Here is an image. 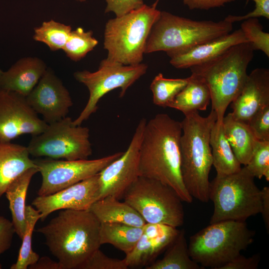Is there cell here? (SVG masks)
<instances>
[{
    "instance_id": "44dd1931",
    "label": "cell",
    "mask_w": 269,
    "mask_h": 269,
    "mask_svg": "<svg viewBox=\"0 0 269 269\" xmlns=\"http://www.w3.org/2000/svg\"><path fill=\"white\" fill-rule=\"evenodd\" d=\"M27 146L0 141V199L9 185L28 169L37 167Z\"/></svg>"
},
{
    "instance_id": "ee69618b",
    "label": "cell",
    "mask_w": 269,
    "mask_h": 269,
    "mask_svg": "<svg viewBox=\"0 0 269 269\" xmlns=\"http://www.w3.org/2000/svg\"><path fill=\"white\" fill-rule=\"evenodd\" d=\"M76 1H79V2H85L87 0H75Z\"/></svg>"
},
{
    "instance_id": "e575fe53",
    "label": "cell",
    "mask_w": 269,
    "mask_h": 269,
    "mask_svg": "<svg viewBox=\"0 0 269 269\" xmlns=\"http://www.w3.org/2000/svg\"><path fill=\"white\" fill-rule=\"evenodd\" d=\"M125 259L120 260L110 258L100 249L95 251L78 269H127Z\"/></svg>"
},
{
    "instance_id": "60d3db41",
    "label": "cell",
    "mask_w": 269,
    "mask_h": 269,
    "mask_svg": "<svg viewBox=\"0 0 269 269\" xmlns=\"http://www.w3.org/2000/svg\"><path fill=\"white\" fill-rule=\"evenodd\" d=\"M234 0H183V2L191 10H208L223 6L226 3Z\"/></svg>"
},
{
    "instance_id": "9c48e42d",
    "label": "cell",
    "mask_w": 269,
    "mask_h": 269,
    "mask_svg": "<svg viewBox=\"0 0 269 269\" xmlns=\"http://www.w3.org/2000/svg\"><path fill=\"white\" fill-rule=\"evenodd\" d=\"M123 198L146 223L176 228L184 224L182 200L173 188L160 181L138 176L125 192Z\"/></svg>"
},
{
    "instance_id": "277c9868",
    "label": "cell",
    "mask_w": 269,
    "mask_h": 269,
    "mask_svg": "<svg viewBox=\"0 0 269 269\" xmlns=\"http://www.w3.org/2000/svg\"><path fill=\"white\" fill-rule=\"evenodd\" d=\"M254 51L250 42L237 44L213 59L189 68L208 86L217 123H222L228 106L242 91Z\"/></svg>"
},
{
    "instance_id": "f6af8a7d",
    "label": "cell",
    "mask_w": 269,
    "mask_h": 269,
    "mask_svg": "<svg viewBox=\"0 0 269 269\" xmlns=\"http://www.w3.org/2000/svg\"><path fill=\"white\" fill-rule=\"evenodd\" d=\"M159 0H156V1L153 3V4L156 6Z\"/></svg>"
},
{
    "instance_id": "ab89813d",
    "label": "cell",
    "mask_w": 269,
    "mask_h": 269,
    "mask_svg": "<svg viewBox=\"0 0 269 269\" xmlns=\"http://www.w3.org/2000/svg\"><path fill=\"white\" fill-rule=\"evenodd\" d=\"M260 261V256L255 254L246 258L240 254L222 266L220 269H257Z\"/></svg>"
},
{
    "instance_id": "ac0fdd59",
    "label": "cell",
    "mask_w": 269,
    "mask_h": 269,
    "mask_svg": "<svg viewBox=\"0 0 269 269\" xmlns=\"http://www.w3.org/2000/svg\"><path fill=\"white\" fill-rule=\"evenodd\" d=\"M230 104L233 117L247 124L256 113L269 105V69L258 68L248 74L242 91Z\"/></svg>"
},
{
    "instance_id": "ba28073f",
    "label": "cell",
    "mask_w": 269,
    "mask_h": 269,
    "mask_svg": "<svg viewBox=\"0 0 269 269\" xmlns=\"http://www.w3.org/2000/svg\"><path fill=\"white\" fill-rule=\"evenodd\" d=\"M209 200L214 205L210 224L224 220L246 221L261 212L262 190L245 166L237 172L216 175L210 183Z\"/></svg>"
},
{
    "instance_id": "8992f818",
    "label": "cell",
    "mask_w": 269,
    "mask_h": 269,
    "mask_svg": "<svg viewBox=\"0 0 269 269\" xmlns=\"http://www.w3.org/2000/svg\"><path fill=\"white\" fill-rule=\"evenodd\" d=\"M254 236L255 232L246 221L224 220L210 224L190 237L189 254L201 267L220 269L251 245Z\"/></svg>"
},
{
    "instance_id": "5b68a950",
    "label": "cell",
    "mask_w": 269,
    "mask_h": 269,
    "mask_svg": "<svg viewBox=\"0 0 269 269\" xmlns=\"http://www.w3.org/2000/svg\"><path fill=\"white\" fill-rule=\"evenodd\" d=\"M231 22L195 20L161 11L148 37L145 54L164 51L170 57L232 31Z\"/></svg>"
},
{
    "instance_id": "d590c367",
    "label": "cell",
    "mask_w": 269,
    "mask_h": 269,
    "mask_svg": "<svg viewBox=\"0 0 269 269\" xmlns=\"http://www.w3.org/2000/svg\"><path fill=\"white\" fill-rule=\"evenodd\" d=\"M247 124L257 139L269 141V105L256 113Z\"/></svg>"
},
{
    "instance_id": "4fadbf2b",
    "label": "cell",
    "mask_w": 269,
    "mask_h": 269,
    "mask_svg": "<svg viewBox=\"0 0 269 269\" xmlns=\"http://www.w3.org/2000/svg\"><path fill=\"white\" fill-rule=\"evenodd\" d=\"M146 121H139L126 150L98 173L99 199L111 196L120 200L139 176V148Z\"/></svg>"
},
{
    "instance_id": "6da1fadb",
    "label": "cell",
    "mask_w": 269,
    "mask_h": 269,
    "mask_svg": "<svg viewBox=\"0 0 269 269\" xmlns=\"http://www.w3.org/2000/svg\"><path fill=\"white\" fill-rule=\"evenodd\" d=\"M181 123L167 114L146 121L139 152V176L160 181L173 188L183 202L193 198L184 185L180 169Z\"/></svg>"
},
{
    "instance_id": "8fae6325",
    "label": "cell",
    "mask_w": 269,
    "mask_h": 269,
    "mask_svg": "<svg viewBox=\"0 0 269 269\" xmlns=\"http://www.w3.org/2000/svg\"><path fill=\"white\" fill-rule=\"evenodd\" d=\"M147 68L142 63L125 65L107 57L101 61L95 72L85 70L75 72V79L87 88L89 97L85 107L73 121L74 124L81 125L88 120L97 110L100 99L109 92L120 88V97H123L128 89L145 74Z\"/></svg>"
},
{
    "instance_id": "d6a6232c",
    "label": "cell",
    "mask_w": 269,
    "mask_h": 269,
    "mask_svg": "<svg viewBox=\"0 0 269 269\" xmlns=\"http://www.w3.org/2000/svg\"><path fill=\"white\" fill-rule=\"evenodd\" d=\"M241 30L248 41L255 50H260L269 57V33L264 31L258 18L244 20L241 24Z\"/></svg>"
},
{
    "instance_id": "e0dca14e",
    "label": "cell",
    "mask_w": 269,
    "mask_h": 269,
    "mask_svg": "<svg viewBox=\"0 0 269 269\" xmlns=\"http://www.w3.org/2000/svg\"><path fill=\"white\" fill-rule=\"evenodd\" d=\"M179 230L162 224L146 223L142 234L132 251L124 258L129 268L147 267L166 250Z\"/></svg>"
},
{
    "instance_id": "7a4b0ae2",
    "label": "cell",
    "mask_w": 269,
    "mask_h": 269,
    "mask_svg": "<svg viewBox=\"0 0 269 269\" xmlns=\"http://www.w3.org/2000/svg\"><path fill=\"white\" fill-rule=\"evenodd\" d=\"M100 224L89 210L63 209L36 231L64 269H78L101 245Z\"/></svg>"
},
{
    "instance_id": "83f0119b",
    "label": "cell",
    "mask_w": 269,
    "mask_h": 269,
    "mask_svg": "<svg viewBox=\"0 0 269 269\" xmlns=\"http://www.w3.org/2000/svg\"><path fill=\"white\" fill-rule=\"evenodd\" d=\"M160 260L154 261L146 267V269H200L201 267L191 258L188 249L185 231L179 232L166 248Z\"/></svg>"
},
{
    "instance_id": "7bdbcfd3",
    "label": "cell",
    "mask_w": 269,
    "mask_h": 269,
    "mask_svg": "<svg viewBox=\"0 0 269 269\" xmlns=\"http://www.w3.org/2000/svg\"><path fill=\"white\" fill-rule=\"evenodd\" d=\"M31 269H64L63 266L58 261L55 262L47 257L39 258L34 264L28 267Z\"/></svg>"
},
{
    "instance_id": "cb8c5ba5",
    "label": "cell",
    "mask_w": 269,
    "mask_h": 269,
    "mask_svg": "<svg viewBox=\"0 0 269 269\" xmlns=\"http://www.w3.org/2000/svg\"><path fill=\"white\" fill-rule=\"evenodd\" d=\"M222 124L225 136L236 158L246 165L253 154L258 139L247 123L234 119L231 113L224 116Z\"/></svg>"
},
{
    "instance_id": "2e32d148",
    "label": "cell",
    "mask_w": 269,
    "mask_h": 269,
    "mask_svg": "<svg viewBox=\"0 0 269 269\" xmlns=\"http://www.w3.org/2000/svg\"><path fill=\"white\" fill-rule=\"evenodd\" d=\"M99 189L97 174L53 194L38 196L32 205L39 212L41 221L57 210H88L99 200Z\"/></svg>"
},
{
    "instance_id": "d6986e66",
    "label": "cell",
    "mask_w": 269,
    "mask_h": 269,
    "mask_svg": "<svg viewBox=\"0 0 269 269\" xmlns=\"http://www.w3.org/2000/svg\"><path fill=\"white\" fill-rule=\"evenodd\" d=\"M246 42L245 34L239 28L175 55L169 62L178 69L190 68L213 59L235 45Z\"/></svg>"
},
{
    "instance_id": "8d00e7d4",
    "label": "cell",
    "mask_w": 269,
    "mask_h": 269,
    "mask_svg": "<svg viewBox=\"0 0 269 269\" xmlns=\"http://www.w3.org/2000/svg\"><path fill=\"white\" fill-rule=\"evenodd\" d=\"M105 13L113 12L116 17L123 16L142 6L144 0H105Z\"/></svg>"
},
{
    "instance_id": "836d02e7",
    "label": "cell",
    "mask_w": 269,
    "mask_h": 269,
    "mask_svg": "<svg viewBox=\"0 0 269 269\" xmlns=\"http://www.w3.org/2000/svg\"><path fill=\"white\" fill-rule=\"evenodd\" d=\"M255 178L269 181V141H257L253 154L245 166Z\"/></svg>"
},
{
    "instance_id": "bcb514c9",
    "label": "cell",
    "mask_w": 269,
    "mask_h": 269,
    "mask_svg": "<svg viewBox=\"0 0 269 269\" xmlns=\"http://www.w3.org/2000/svg\"><path fill=\"white\" fill-rule=\"evenodd\" d=\"M3 71H2L0 69V74Z\"/></svg>"
},
{
    "instance_id": "484cf974",
    "label": "cell",
    "mask_w": 269,
    "mask_h": 269,
    "mask_svg": "<svg viewBox=\"0 0 269 269\" xmlns=\"http://www.w3.org/2000/svg\"><path fill=\"white\" fill-rule=\"evenodd\" d=\"M210 144L213 165L218 176H224L239 171L241 164L235 155L224 133L223 124L215 122L210 135Z\"/></svg>"
},
{
    "instance_id": "52a82bcc",
    "label": "cell",
    "mask_w": 269,
    "mask_h": 269,
    "mask_svg": "<svg viewBox=\"0 0 269 269\" xmlns=\"http://www.w3.org/2000/svg\"><path fill=\"white\" fill-rule=\"evenodd\" d=\"M156 6L144 4L106 22L104 48L108 58L125 65L141 63L150 31L160 14Z\"/></svg>"
},
{
    "instance_id": "4316f807",
    "label": "cell",
    "mask_w": 269,
    "mask_h": 269,
    "mask_svg": "<svg viewBox=\"0 0 269 269\" xmlns=\"http://www.w3.org/2000/svg\"><path fill=\"white\" fill-rule=\"evenodd\" d=\"M142 232L143 226L121 223H102L100 228V243L111 244L126 255L134 249Z\"/></svg>"
},
{
    "instance_id": "7402d4cb",
    "label": "cell",
    "mask_w": 269,
    "mask_h": 269,
    "mask_svg": "<svg viewBox=\"0 0 269 269\" xmlns=\"http://www.w3.org/2000/svg\"><path fill=\"white\" fill-rule=\"evenodd\" d=\"M89 210L100 223H121L136 227H142L146 223L129 204L111 196L96 201Z\"/></svg>"
},
{
    "instance_id": "ffe728a7",
    "label": "cell",
    "mask_w": 269,
    "mask_h": 269,
    "mask_svg": "<svg viewBox=\"0 0 269 269\" xmlns=\"http://www.w3.org/2000/svg\"><path fill=\"white\" fill-rule=\"evenodd\" d=\"M46 69V64L39 58H22L0 74V90L13 91L26 97Z\"/></svg>"
},
{
    "instance_id": "f546056e",
    "label": "cell",
    "mask_w": 269,
    "mask_h": 269,
    "mask_svg": "<svg viewBox=\"0 0 269 269\" xmlns=\"http://www.w3.org/2000/svg\"><path fill=\"white\" fill-rule=\"evenodd\" d=\"M72 27L70 25L50 20L44 21L34 29L33 38L35 41L44 43L53 51L63 49L66 43Z\"/></svg>"
},
{
    "instance_id": "5bb4252c",
    "label": "cell",
    "mask_w": 269,
    "mask_h": 269,
    "mask_svg": "<svg viewBox=\"0 0 269 269\" xmlns=\"http://www.w3.org/2000/svg\"><path fill=\"white\" fill-rule=\"evenodd\" d=\"M28 104L26 97L0 90V141L11 142L20 135L42 133L47 124Z\"/></svg>"
},
{
    "instance_id": "9a60e30c",
    "label": "cell",
    "mask_w": 269,
    "mask_h": 269,
    "mask_svg": "<svg viewBox=\"0 0 269 269\" xmlns=\"http://www.w3.org/2000/svg\"><path fill=\"white\" fill-rule=\"evenodd\" d=\"M28 104L48 124L67 117L73 101L69 92L54 72L47 68L26 96Z\"/></svg>"
},
{
    "instance_id": "74e56055",
    "label": "cell",
    "mask_w": 269,
    "mask_h": 269,
    "mask_svg": "<svg viewBox=\"0 0 269 269\" xmlns=\"http://www.w3.org/2000/svg\"><path fill=\"white\" fill-rule=\"evenodd\" d=\"M255 3V8L244 15H229L225 20L233 23L234 22L243 21L252 18L264 17L269 19V0H252Z\"/></svg>"
},
{
    "instance_id": "3957f363",
    "label": "cell",
    "mask_w": 269,
    "mask_h": 269,
    "mask_svg": "<svg viewBox=\"0 0 269 269\" xmlns=\"http://www.w3.org/2000/svg\"><path fill=\"white\" fill-rule=\"evenodd\" d=\"M181 122L180 169L184 185L189 194L202 202L209 200V176L213 165L210 135L217 121L211 110L208 116L198 112L184 115Z\"/></svg>"
},
{
    "instance_id": "1f68e13d",
    "label": "cell",
    "mask_w": 269,
    "mask_h": 269,
    "mask_svg": "<svg viewBox=\"0 0 269 269\" xmlns=\"http://www.w3.org/2000/svg\"><path fill=\"white\" fill-rule=\"evenodd\" d=\"M93 34L92 30L85 31L80 27L72 30L62 50L71 60L75 62L81 60L98 43Z\"/></svg>"
},
{
    "instance_id": "d4e9b609",
    "label": "cell",
    "mask_w": 269,
    "mask_h": 269,
    "mask_svg": "<svg viewBox=\"0 0 269 269\" xmlns=\"http://www.w3.org/2000/svg\"><path fill=\"white\" fill-rule=\"evenodd\" d=\"M211 102L209 88L199 76L191 74L189 82L168 107L182 112L184 115L205 111Z\"/></svg>"
},
{
    "instance_id": "b9f144b4",
    "label": "cell",
    "mask_w": 269,
    "mask_h": 269,
    "mask_svg": "<svg viewBox=\"0 0 269 269\" xmlns=\"http://www.w3.org/2000/svg\"><path fill=\"white\" fill-rule=\"evenodd\" d=\"M262 190L261 214L268 232L269 231V187H264Z\"/></svg>"
},
{
    "instance_id": "603a6c76",
    "label": "cell",
    "mask_w": 269,
    "mask_h": 269,
    "mask_svg": "<svg viewBox=\"0 0 269 269\" xmlns=\"http://www.w3.org/2000/svg\"><path fill=\"white\" fill-rule=\"evenodd\" d=\"M37 167L27 169L16 178L8 186L5 192L9 202L15 232L21 239L25 230V200L31 180L36 173Z\"/></svg>"
},
{
    "instance_id": "7c38bea8",
    "label": "cell",
    "mask_w": 269,
    "mask_h": 269,
    "mask_svg": "<svg viewBox=\"0 0 269 269\" xmlns=\"http://www.w3.org/2000/svg\"><path fill=\"white\" fill-rule=\"evenodd\" d=\"M123 152L91 160H68L49 158L34 159L42 177L38 196L53 194L98 174Z\"/></svg>"
},
{
    "instance_id": "30bf717a",
    "label": "cell",
    "mask_w": 269,
    "mask_h": 269,
    "mask_svg": "<svg viewBox=\"0 0 269 269\" xmlns=\"http://www.w3.org/2000/svg\"><path fill=\"white\" fill-rule=\"evenodd\" d=\"M89 129L75 125L71 118L48 124L41 133L32 135L27 146L30 155L68 160L86 159L92 154Z\"/></svg>"
},
{
    "instance_id": "f35d334b",
    "label": "cell",
    "mask_w": 269,
    "mask_h": 269,
    "mask_svg": "<svg viewBox=\"0 0 269 269\" xmlns=\"http://www.w3.org/2000/svg\"><path fill=\"white\" fill-rule=\"evenodd\" d=\"M14 233L11 221L0 216V256L10 248ZM1 268L0 264V269Z\"/></svg>"
},
{
    "instance_id": "4dcf8cb0",
    "label": "cell",
    "mask_w": 269,
    "mask_h": 269,
    "mask_svg": "<svg viewBox=\"0 0 269 269\" xmlns=\"http://www.w3.org/2000/svg\"><path fill=\"white\" fill-rule=\"evenodd\" d=\"M189 80V77L185 78H166L162 73H158L150 85L153 104L162 107H168L177 94L186 86Z\"/></svg>"
},
{
    "instance_id": "f1b7e54d",
    "label": "cell",
    "mask_w": 269,
    "mask_h": 269,
    "mask_svg": "<svg viewBox=\"0 0 269 269\" xmlns=\"http://www.w3.org/2000/svg\"><path fill=\"white\" fill-rule=\"evenodd\" d=\"M40 219L39 212L30 205L26 206L25 220L26 227L21 239L22 244L16 262L12 264L10 269H27L35 264L39 259L38 254L32 249V236L36 222Z\"/></svg>"
}]
</instances>
